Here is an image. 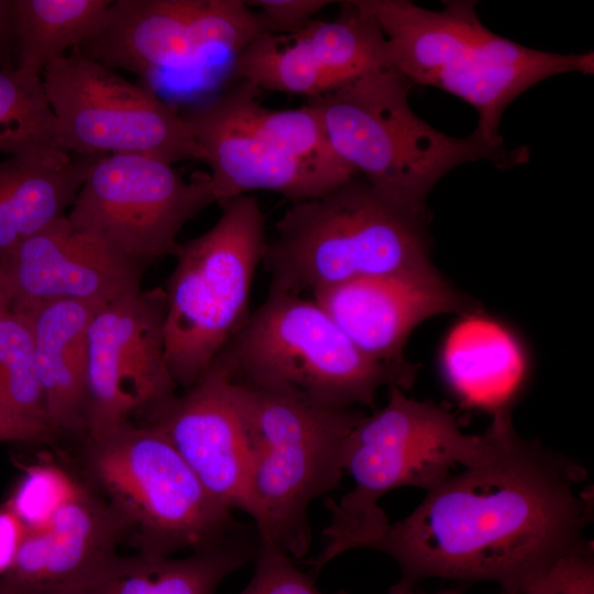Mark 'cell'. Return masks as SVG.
Listing matches in <instances>:
<instances>
[{"instance_id": "6da1fadb", "label": "cell", "mask_w": 594, "mask_h": 594, "mask_svg": "<svg viewBox=\"0 0 594 594\" xmlns=\"http://www.w3.org/2000/svg\"><path fill=\"white\" fill-rule=\"evenodd\" d=\"M490 426L486 455L426 491L371 546L397 562L400 581H491L519 590L586 542L593 498L579 490L585 469L520 437L508 409L496 411Z\"/></svg>"}, {"instance_id": "7a4b0ae2", "label": "cell", "mask_w": 594, "mask_h": 594, "mask_svg": "<svg viewBox=\"0 0 594 594\" xmlns=\"http://www.w3.org/2000/svg\"><path fill=\"white\" fill-rule=\"evenodd\" d=\"M381 28L392 66L413 85L439 88L471 105L477 129L495 146L507 107L522 92L565 73L593 74L592 52L557 54L520 45L487 29L471 0L428 10L408 0H353Z\"/></svg>"}, {"instance_id": "3957f363", "label": "cell", "mask_w": 594, "mask_h": 594, "mask_svg": "<svg viewBox=\"0 0 594 594\" xmlns=\"http://www.w3.org/2000/svg\"><path fill=\"white\" fill-rule=\"evenodd\" d=\"M411 86L394 67H384L308 98L306 105L318 113L343 163L422 216L429 193L453 168L486 160L507 169L529 161L527 146H495L477 129L462 138L436 130L410 108Z\"/></svg>"}, {"instance_id": "277c9868", "label": "cell", "mask_w": 594, "mask_h": 594, "mask_svg": "<svg viewBox=\"0 0 594 594\" xmlns=\"http://www.w3.org/2000/svg\"><path fill=\"white\" fill-rule=\"evenodd\" d=\"M232 388L248 439L249 516L260 547L302 558L311 543L309 507L340 484L346 439L365 414L288 388L233 378Z\"/></svg>"}, {"instance_id": "5b68a950", "label": "cell", "mask_w": 594, "mask_h": 594, "mask_svg": "<svg viewBox=\"0 0 594 594\" xmlns=\"http://www.w3.org/2000/svg\"><path fill=\"white\" fill-rule=\"evenodd\" d=\"M426 218L360 175L290 204L267 240L268 293L304 296L432 265Z\"/></svg>"}, {"instance_id": "8992f818", "label": "cell", "mask_w": 594, "mask_h": 594, "mask_svg": "<svg viewBox=\"0 0 594 594\" xmlns=\"http://www.w3.org/2000/svg\"><path fill=\"white\" fill-rule=\"evenodd\" d=\"M492 440L491 426L481 435L465 433L448 408L388 387L387 403L364 415L346 439L343 469L353 487L327 503L331 516L324 546L309 562L314 571L348 551L371 548L389 525L380 506L384 495L405 486L435 487L483 459Z\"/></svg>"}, {"instance_id": "52a82bcc", "label": "cell", "mask_w": 594, "mask_h": 594, "mask_svg": "<svg viewBox=\"0 0 594 594\" xmlns=\"http://www.w3.org/2000/svg\"><path fill=\"white\" fill-rule=\"evenodd\" d=\"M237 381L295 391L319 404L373 406L378 389L407 391L411 365L377 362L312 298L268 293L215 359Z\"/></svg>"}, {"instance_id": "ba28073f", "label": "cell", "mask_w": 594, "mask_h": 594, "mask_svg": "<svg viewBox=\"0 0 594 594\" xmlns=\"http://www.w3.org/2000/svg\"><path fill=\"white\" fill-rule=\"evenodd\" d=\"M221 215L202 234L178 243L165 287V352L184 389L210 367L248 318L252 283L267 244L255 197L219 204Z\"/></svg>"}, {"instance_id": "9c48e42d", "label": "cell", "mask_w": 594, "mask_h": 594, "mask_svg": "<svg viewBox=\"0 0 594 594\" xmlns=\"http://www.w3.org/2000/svg\"><path fill=\"white\" fill-rule=\"evenodd\" d=\"M85 440L94 488L123 519L139 553L169 557L231 540L232 510L212 498L157 427L131 421Z\"/></svg>"}, {"instance_id": "30bf717a", "label": "cell", "mask_w": 594, "mask_h": 594, "mask_svg": "<svg viewBox=\"0 0 594 594\" xmlns=\"http://www.w3.org/2000/svg\"><path fill=\"white\" fill-rule=\"evenodd\" d=\"M42 80L61 147L69 154L205 161L180 110L114 69L72 51L47 64Z\"/></svg>"}, {"instance_id": "8fae6325", "label": "cell", "mask_w": 594, "mask_h": 594, "mask_svg": "<svg viewBox=\"0 0 594 594\" xmlns=\"http://www.w3.org/2000/svg\"><path fill=\"white\" fill-rule=\"evenodd\" d=\"M215 202L208 176L187 182L161 158L110 154L95 162L66 217L146 267L173 255L183 227Z\"/></svg>"}, {"instance_id": "7c38bea8", "label": "cell", "mask_w": 594, "mask_h": 594, "mask_svg": "<svg viewBox=\"0 0 594 594\" xmlns=\"http://www.w3.org/2000/svg\"><path fill=\"white\" fill-rule=\"evenodd\" d=\"M163 287L97 310L88 329L87 438L145 419L176 395L165 352Z\"/></svg>"}, {"instance_id": "4fadbf2b", "label": "cell", "mask_w": 594, "mask_h": 594, "mask_svg": "<svg viewBox=\"0 0 594 594\" xmlns=\"http://www.w3.org/2000/svg\"><path fill=\"white\" fill-rule=\"evenodd\" d=\"M144 270L64 217L0 260V288L16 312L58 300L105 306L142 289Z\"/></svg>"}, {"instance_id": "5bb4252c", "label": "cell", "mask_w": 594, "mask_h": 594, "mask_svg": "<svg viewBox=\"0 0 594 594\" xmlns=\"http://www.w3.org/2000/svg\"><path fill=\"white\" fill-rule=\"evenodd\" d=\"M392 67L386 38L353 0L333 20H314L292 34H266L245 55L249 80L261 91L308 98L366 73Z\"/></svg>"}, {"instance_id": "9a60e30c", "label": "cell", "mask_w": 594, "mask_h": 594, "mask_svg": "<svg viewBox=\"0 0 594 594\" xmlns=\"http://www.w3.org/2000/svg\"><path fill=\"white\" fill-rule=\"evenodd\" d=\"M141 422L168 438L215 501L249 515L248 439L231 375L220 362Z\"/></svg>"}, {"instance_id": "2e32d148", "label": "cell", "mask_w": 594, "mask_h": 594, "mask_svg": "<svg viewBox=\"0 0 594 594\" xmlns=\"http://www.w3.org/2000/svg\"><path fill=\"white\" fill-rule=\"evenodd\" d=\"M128 532L109 503L80 482L44 527L26 532L1 580L21 594H79L110 569Z\"/></svg>"}, {"instance_id": "e0dca14e", "label": "cell", "mask_w": 594, "mask_h": 594, "mask_svg": "<svg viewBox=\"0 0 594 594\" xmlns=\"http://www.w3.org/2000/svg\"><path fill=\"white\" fill-rule=\"evenodd\" d=\"M369 358L406 365L405 342L422 321L463 312L466 300L429 265L350 282L312 295Z\"/></svg>"}, {"instance_id": "ac0fdd59", "label": "cell", "mask_w": 594, "mask_h": 594, "mask_svg": "<svg viewBox=\"0 0 594 594\" xmlns=\"http://www.w3.org/2000/svg\"><path fill=\"white\" fill-rule=\"evenodd\" d=\"M205 0H117L73 51L111 69L145 75L197 64L210 53Z\"/></svg>"}, {"instance_id": "d6986e66", "label": "cell", "mask_w": 594, "mask_h": 594, "mask_svg": "<svg viewBox=\"0 0 594 594\" xmlns=\"http://www.w3.org/2000/svg\"><path fill=\"white\" fill-rule=\"evenodd\" d=\"M193 138L205 153L216 202L266 190L290 204L320 196L342 183L295 162L265 143L223 102L220 96L180 110Z\"/></svg>"}, {"instance_id": "ffe728a7", "label": "cell", "mask_w": 594, "mask_h": 594, "mask_svg": "<svg viewBox=\"0 0 594 594\" xmlns=\"http://www.w3.org/2000/svg\"><path fill=\"white\" fill-rule=\"evenodd\" d=\"M101 307L58 300L26 312L33 330L37 378L50 424L57 435L87 436L88 329Z\"/></svg>"}, {"instance_id": "44dd1931", "label": "cell", "mask_w": 594, "mask_h": 594, "mask_svg": "<svg viewBox=\"0 0 594 594\" xmlns=\"http://www.w3.org/2000/svg\"><path fill=\"white\" fill-rule=\"evenodd\" d=\"M99 156L47 151L0 162V260L66 217Z\"/></svg>"}, {"instance_id": "7402d4cb", "label": "cell", "mask_w": 594, "mask_h": 594, "mask_svg": "<svg viewBox=\"0 0 594 594\" xmlns=\"http://www.w3.org/2000/svg\"><path fill=\"white\" fill-rule=\"evenodd\" d=\"M514 339L492 321L473 319L457 327L444 348V370L453 389L469 405L507 409L517 387L521 360Z\"/></svg>"}, {"instance_id": "603a6c76", "label": "cell", "mask_w": 594, "mask_h": 594, "mask_svg": "<svg viewBox=\"0 0 594 594\" xmlns=\"http://www.w3.org/2000/svg\"><path fill=\"white\" fill-rule=\"evenodd\" d=\"M258 95L256 88L240 80L219 96L251 131L282 155L338 183L358 175L337 156L318 113L310 106L273 110L258 102Z\"/></svg>"}, {"instance_id": "cb8c5ba5", "label": "cell", "mask_w": 594, "mask_h": 594, "mask_svg": "<svg viewBox=\"0 0 594 594\" xmlns=\"http://www.w3.org/2000/svg\"><path fill=\"white\" fill-rule=\"evenodd\" d=\"M256 551L231 539L183 558L119 557L112 575L128 594H215Z\"/></svg>"}, {"instance_id": "d4e9b609", "label": "cell", "mask_w": 594, "mask_h": 594, "mask_svg": "<svg viewBox=\"0 0 594 594\" xmlns=\"http://www.w3.org/2000/svg\"><path fill=\"white\" fill-rule=\"evenodd\" d=\"M112 0H14L16 68L41 75L87 36Z\"/></svg>"}, {"instance_id": "484cf974", "label": "cell", "mask_w": 594, "mask_h": 594, "mask_svg": "<svg viewBox=\"0 0 594 594\" xmlns=\"http://www.w3.org/2000/svg\"><path fill=\"white\" fill-rule=\"evenodd\" d=\"M47 151L64 150L42 76L0 68V152L18 156Z\"/></svg>"}, {"instance_id": "4316f807", "label": "cell", "mask_w": 594, "mask_h": 594, "mask_svg": "<svg viewBox=\"0 0 594 594\" xmlns=\"http://www.w3.org/2000/svg\"><path fill=\"white\" fill-rule=\"evenodd\" d=\"M0 406L55 432L35 370L30 316L11 309H0Z\"/></svg>"}, {"instance_id": "83f0119b", "label": "cell", "mask_w": 594, "mask_h": 594, "mask_svg": "<svg viewBox=\"0 0 594 594\" xmlns=\"http://www.w3.org/2000/svg\"><path fill=\"white\" fill-rule=\"evenodd\" d=\"M79 481L58 466H30L4 504L28 531L44 527L70 498Z\"/></svg>"}, {"instance_id": "f1b7e54d", "label": "cell", "mask_w": 594, "mask_h": 594, "mask_svg": "<svg viewBox=\"0 0 594 594\" xmlns=\"http://www.w3.org/2000/svg\"><path fill=\"white\" fill-rule=\"evenodd\" d=\"M520 594H594V559L588 542L530 578Z\"/></svg>"}, {"instance_id": "f546056e", "label": "cell", "mask_w": 594, "mask_h": 594, "mask_svg": "<svg viewBox=\"0 0 594 594\" xmlns=\"http://www.w3.org/2000/svg\"><path fill=\"white\" fill-rule=\"evenodd\" d=\"M238 594H323L314 580L300 571L292 559L278 551L260 547L255 553L254 573Z\"/></svg>"}, {"instance_id": "4dcf8cb0", "label": "cell", "mask_w": 594, "mask_h": 594, "mask_svg": "<svg viewBox=\"0 0 594 594\" xmlns=\"http://www.w3.org/2000/svg\"><path fill=\"white\" fill-rule=\"evenodd\" d=\"M264 34H292L307 26L330 0H251Z\"/></svg>"}, {"instance_id": "1f68e13d", "label": "cell", "mask_w": 594, "mask_h": 594, "mask_svg": "<svg viewBox=\"0 0 594 594\" xmlns=\"http://www.w3.org/2000/svg\"><path fill=\"white\" fill-rule=\"evenodd\" d=\"M57 435L48 427L20 418L0 406V442H51Z\"/></svg>"}, {"instance_id": "d6a6232c", "label": "cell", "mask_w": 594, "mask_h": 594, "mask_svg": "<svg viewBox=\"0 0 594 594\" xmlns=\"http://www.w3.org/2000/svg\"><path fill=\"white\" fill-rule=\"evenodd\" d=\"M28 530L6 506L0 508V580L11 570Z\"/></svg>"}, {"instance_id": "836d02e7", "label": "cell", "mask_w": 594, "mask_h": 594, "mask_svg": "<svg viewBox=\"0 0 594 594\" xmlns=\"http://www.w3.org/2000/svg\"><path fill=\"white\" fill-rule=\"evenodd\" d=\"M16 18L14 0H0V68H16Z\"/></svg>"}, {"instance_id": "e575fe53", "label": "cell", "mask_w": 594, "mask_h": 594, "mask_svg": "<svg viewBox=\"0 0 594 594\" xmlns=\"http://www.w3.org/2000/svg\"><path fill=\"white\" fill-rule=\"evenodd\" d=\"M111 566L105 575L79 594H128L113 578Z\"/></svg>"}, {"instance_id": "d590c367", "label": "cell", "mask_w": 594, "mask_h": 594, "mask_svg": "<svg viewBox=\"0 0 594 594\" xmlns=\"http://www.w3.org/2000/svg\"><path fill=\"white\" fill-rule=\"evenodd\" d=\"M413 587L414 584L399 581L397 584L389 588L388 594H420L415 592ZM433 594H438V592Z\"/></svg>"}, {"instance_id": "8d00e7d4", "label": "cell", "mask_w": 594, "mask_h": 594, "mask_svg": "<svg viewBox=\"0 0 594 594\" xmlns=\"http://www.w3.org/2000/svg\"><path fill=\"white\" fill-rule=\"evenodd\" d=\"M0 594H21V593L18 592L8 583H6L4 581L0 580Z\"/></svg>"}, {"instance_id": "74e56055", "label": "cell", "mask_w": 594, "mask_h": 594, "mask_svg": "<svg viewBox=\"0 0 594 594\" xmlns=\"http://www.w3.org/2000/svg\"><path fill=\"white\" fill-rule=\"evenodd\" d=\"M0 309H10L8 304H7L6 298L3 296V293L1 290V288H0Z\"/></svg>"}, {"instance_id": "f35d334b", "label": "cell", "mask_w": 594, "mask_h": 594, "mask_svg": "<svg viewBox=\"0 0 594 594\" xmlns=\"http://www.w3.org/2000/svg\"><path fill=\"white\" fill-rule=\"evenodd\" d=\"M438 594H463V593L458 588H450V590L440 591L438 592Z\"/></svg>"}, {"instance_id": "ab89813d", "label": "cell", "mask_w": 594, "mask_h": 594, "mask_svg": "<svg viewBox=\"0 0 594 594\" xmlns=\"http://www.w3.org/2000/svg\"><path fill=\"white\" fill-rule=\"evenodd\" d=\"M499 594H520L518 590H503Z\"/></svg>"}]
</instances>
